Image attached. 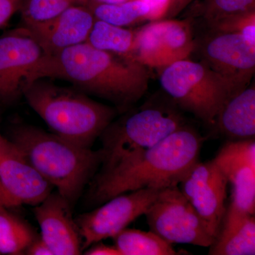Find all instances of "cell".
Here are the masks:
<instances>
[{
    "mask_svg": "<svg viewBox=\"0 0 255 255\" xmlns=\"http://www.w3.org/2000/svg\"><path fill=\"white\" fill-rule=\"evenodd\" d=\"M135 37V31L95 18L86 42L97 49L130 58Z\"/></svg>",
    "mask_w": 255,
    "mask_h": 255,
    "instance_id": "cell-20",
    "label": "cell"
},
{
    "mask_svg": "<svg viewBox=\"0 0 255 255\" xmlns=\"http://www.w3.org/2000/svg\"><path fill=\"white\" fill-rule=\"evenodd\" d=\"M231 202L226 209L223 221L233 223L243 221L255 212V169H242L231 179Z\"/></svg>",
    "mask_w": 255,
    "mask_h": 255,
    "instance_id": "cell-19",
    "label": "cell"
},
{
    "mask_svg": "<svg viewBox=\"0 0 255 255\" xmlns=\"http://www.w3.org/2000/svg\"><path fill=\"white\" fill-rule=\"evenodd\" d=\"M203 142L195 129L184 126L152 147L98 173L92 182L89 201L99 205L124 193L178 186L183 175L199 160Z\"/></svg>",
    "mask_w": 255,
    "mask_h": 255,
    "instance_id": "cell-2",
    "label": "cell"
},
{
    "mask_svg": "<svg viewBox=\"0 0 255 255\" xmlns=\"http://www.w3.org/2000/svg\"><path fill=\"white\" fill-rule=\"evenodd\" d=\"M72 206L58 191L51 192L33 209L41 237L53 255L82 254V242Z\"/></svg>",
    "mask_w": 255,
    "mask_h": 255,
    "instance_id": "cell-15",
    "label": "cell"
},
{
    "mask_svg": "<svg viewBox=\"0 0 255 255\" xmlns=\"http://www.w3.org/2000/svg\"><path fill=\"white\" fill-rule=\"evenodd\" d=\"M193 1L194 0H169L168 10L164 18L176 17Z\"/></svg>",
    "mask_w": 255,
    "mask_h": 255,
    "instance_id": "cell-31",
    "label": "cell"
},
{
    "mask_svg": "<svg viewBox=\"0 0 255 255\" xmlns=\"http://www.w3.org/2000/svg\"><path fill=\"white\" fill-rule=\"evenodd\" d=\"M211 29L214 32L239 33L248 41L255 44V11L223 21Z\"/></svg>",
    "mask_w": 255,
    "mask_h": 255,
    "instance_id": "cell-26",
    "label": "cell"
},
{
    "mask_svg": "<svg viewBox=\"0 0 255 255\" xmlns=\"http://www.w3.org/2000/svg\"><path fill=\"white\" fill-rule=\"evenodd\" d=\"M150 8L145 20L150 21L163 19L168 10L169 0H142Z\"/></svg>",
    "mask_w": 255,
    "mask_h": 255,
    "instance_id": "cell-28",
    "label": "cell"
},
{
    "mask_svg": "<svg viewBox=\"0 0 255 255\" xmlns=\"http://www.w3.org/2000/svg\"><path fill=\"white\" fill-rule=\"evenodd\" d=\"M214 160L228 182L242 169H255V139L228 140Z\"/></svg>",
    "mask_w": 255,
    "mask_h": 255,
    "instance_id": "cell-22",
    "label": "cell"
},
{
    "mask_svg": "<svg viewBox=\"0 0 255 255\" xmlns=\"http://www.w3.org/2000/svg\"><path fill=\"white\" fill-rule=\"evenodd\" d=\"M90 0H24L20 12L22 22L49 19L70 6L87 5Z\"/></svg>",
    "mask_w": 255,
    "mask_h": 255,
    "instance_id": "cell-25",
    "label": "cell"
},
{
    "mask_svg": "<svg viewBox=\"0 0 255 255\" xmlns=\"http://www.w3.org/2000/svg\"><path fill=\"white\" fill-rule=\"evenodd\" d=\"M43 55L39 45L21 28L0 37V105H12L21 98Z\"/></svg>",
    "mask_w": 255,
    "mask_h": 255,
    "instance_id": "cell-13",
    "label": "cell"
},
{
    "mask_svg": "<svg viewBox=\"0 0 255 255\" xmlns=\"http://www.w3.org/2000/svg\"><path fill=\"white\" fill-rule=\"evenodd\" d=\"M215 127L228 140L255 139V87L248 86L223 106Z\"/></svg>",
    "mask_w": 255,
    "mask_h": 255,
    "instance_id": "cell-16",
    "label": "cell"
},
{
    "mask_svg": "<svg viewBox=\"0 0 255 255\" xmlns=\"http://www.w3.org/2000/svg\"><path fill=\"white\" fill-rule=\"evenodd\" d=\"M195 48L189 21L164 18L150 21L135 31L130 58L146 68L162 69L187 59Z\"/></svg>",
    "mask_w": 255,
    "mask_h": 255,
    "instance_id": "cell-8",
    "label": "cell"
},
{
    "mask_svg": "<svg viewBox=\"0 0 255 255\" xmlns=\"http://www.w3.org/2000/svg\"><path fill=\"white\" fill-rule=\"evenodd\" d=\"M100 2L107 3V4H117V3L123 2L127 0H96Z\"/></svg>",
    "mask_w": 255,
    "mask_h": 255,
    "instance_id": "cell-32",
    "label": "cell"
},
{
    "mask_svg": "<svg viewBox=\"0 0 255 255\" xmlns=\"http://www.w3.org/2000/svg\"><path fill=\"white\" fill-rule=\"evenodd\" d=\"M228 181L212 160L195 162L183 175L178 187L215 239L226 208Z\"/></svg>",
    "mask_w": 255,
    "mask_h": 255,
    "instance_id": "cell-11",
    "label": "cell"
},
{
    "mask_svg": "<svg viewBox=\"0 0 255 255\" xmlns=\"http://www.w3.org/2000/svg\"><path fill=\"white\" fill-rule=\"evenodd\" d=\"M87 255H121L118 249L114 246H109L99 242L87 248L84 253Z\"/></svg>",
    "mask_w": 255,
    "mask_h": 255,
    "instance_id": "cell-30",
    "label": "cell"
},
{
    "mask_svg": "<svg viewBox=\"0 0 255 255\" xmlns=\"http://www.w3.org/2000/svg\"><path fill=\"white\" fill-rule=\"evenodd\" d=\"M87 6L96 19L114 26L126 27L145 19L150 8L142 0H127L117 4H107L90 0Z\"/></svg>",
    "mask_w": 255,
    "mask_h": 255,
    "instance_id": "cell-21",
    "label": "cell"
},
{
    "mask_svg": "<svg viewBox=\"0 0 255 255\" xmlns=\"http://www.w3.org/2000/svg\"><path fill=\"white\" fill-rule=\"evenodd\" d=\"M209 255H254L255 254V215L248 216L241 226L223 237L215 239L209 247Z\"/></svg>",
    "mask_w": 255,
    "mask_h": 255,
    "instance_id": "cell-23",
    "label": "cell"
},
{
    "mask_svg": "<svg viewBox=\"0 0 255 255\" xmlns=\"http://www.w3.org/2000/svg\"><path fill=\"white\" fill-rule=\"evenodd\" d=\"M38 235L31 225L6 208H0V255H25Z\"/></svg>",
    "mask_w": 255,
    "mask_h": 255,
    "instance_id": "cell-17",
    "label": "cell"
},
{
    "mask_svg": "<svg viewBox=\"0 0 255 255\" xmlns=\"http://www.w3.org/2000/svg\"><path fill=\"white\" fill-rule=\"evenodd\" d=\"M25 255H53V252L43 241L41 236H38L28 247Z\"/></svg>",
    "mask_w": 255,
    "mask_h": 255,
    "instance_id": "cell-29",
    "label": "cell"
},
{
    "mask_svg": "<svg viewBox=\"0 0 255 255\" xmlns=\"http://www.w3.org/2000/svg\"><path fill=\"white\" fill-rule=\"evenodd\" d=\"M95 21L87 5H76L49 19L22 22L21 28L39 45L43 55H50L86 42Z\"/></svg>",
    "mask_w": 255,
    "mask_h": 255,
    "instance_id": "cell-14",
    "label": "cell"
},
{
    "mask_svg": "<svg viewBox=\"0 0 255 255\" xmlns=\"http://www.w3.org/2000/svg\"><path fill=\"white\" fill-rule=\"evenodd\" d=\"M159 83L178 108L211 127L223 106L238 93L206 64L189 58L162 68Z\"/></svg>",
    "mask_w": 255,
    "mask_h": 255,
    "instance_id": "cell-6",
    "label": "cell"
},
{
    "mask_svg": "<svg viewBox=\"0 0 255 255\" xmlns=\"http://www.w3.org/2000/svg\"><path fill=\"white\" fill-rule=\"evenodd\" d=\"M144 215L150 231L171 244L209 248L215 241L178 186L160 189Z\"/></svg>",
    "mask_w": 255,
    "mask_h": 255,
    "instance_id": "cell-7",
    "label": "cell"
},
{
    "mask_svg": "<svg viewBox=\"0 0 255 255\" xmlns=\"http://www.w3.org/2000/svg\"><path fill=\"white\" fill-rule=\"evenodd\" d=\"M124 113L118 120L111 122L101 134L102 162L100 172H106L129 156L152 147L187 125L172 102H149Z\"/></svg>",
    "mask_w": 255,
    "mask_h": 255,
    "instance_id": "cell-5",
    "label": "cell"
},
{
    "mask_svg": "<svg viewBox=\"0 0 255 255\" xmlns=\"http://www.w3.org/2000/svg\"><path fill=\"white\" fill-rule=\"evenodd\" d=\"M121 255H177L172 244L150 231L124 228L112 238Z\"/></svg>",
    "mask_w": 255,
    "mask_h": 255,
    "instance_id": "cell-18",
    "label": "cell"
},
{
    "mask_svg": "<svg viewBox=\"0 0 255 255\" xmlns=\"http://www.w3.org/2000/svg\"><path fill=\"white\" fill-rule=\"evenodd\" d=\"M160 189L145 188L119 194L106 201L103 206L80 215L75 222L82 239V251L113 238L145 214Z\"/></svg>",
    "mask_w": 255,
    "mask_h": 255,
    "instance_id": "cell-9",
    "label": "cell"
},
{
    "mask_svg": "<svg viewBox=\"0 0 255 255\" xmlns=\"http://www.w3.org/2000/svg\"><path fill=\"white\" fill-rule=\"evenodd\" d=\"M24 0H0V28L4 26L13 15L20 11Z\"/></svg>",
    "mask_w": 255,
    "mask_h": 255,
    "instance_id": "cell-27",
    "label": "cell"
},
{
    "mask_svg": "<svg viewBox=\"0 0 255 255\" xmlns=\"http://www.w3.org/2000/svg\"><path fill=\"white\" fill-rule=\"evenodd\" d=\"M45 78L70 82L84 93L112 102L121 113L131 110L145 95L149 84L146 67L130 58L97 49L87 42L55 54L43 55L26 85Z\"/></svg>",
    "mask_w": 255,
    "mask_h": 255,
    "instance_id": "cell-1",
    "label": "cell"
},
{
    "mask_svg": "<svg viewBox=\"0 0 255 255\" xmlns=\"http://www.w3.org/2000/svg\"><path fill=\"white\" fill-rule=\"evenodd\" d=\"M53 188L14 144L0 135V208L38 205Z\"/></svg>",
    "mask_w": 255,
    "mask_h": 255,
    "instance_id": "cell-10",
    "label": "cell"
},
{
    "mask_svg": "<svg viewBox=\"0 0 255 255\" xmlns=\"http://www.w3.org/2000/svg\"><path fill=\"white\" fill-rule=\"evenodd\" d=\"M202 63L239 92L249 86L255 71V44L236 33L214 32L201 50Z\"/></svg>",
    "mask_w": 255,
    "mask_h": 255,
    "instance_id": "cell-12",
    "label": "cell"
},
{
    "mask_svg": "<svg viewBox=\"0 0 255 255\" xmlns=\"http://www.w3.org/2000/svg\"><path fill=\"white\" fill-rule=\"evenodd\" d=\"M9 140L72 207L102 162L100 149L80 147L32 126H14Z\"/></svg>",
    "mask_w": 255,
    "mask_h": 255,
    "instance_id": "cell-3",
    "label": "cell"
},
{
    "mask_svg": "<svg viewBox=\"0 0 255 255\" xmlns=\"http://www.w3.org/2000/svg\"><path fill=\"white\" fill-rule=\"evenodd\" d=\"M23 96L53 133L87 148H91L119 112L80 90L58 86L44 79L27 84Z\"/></svg>",
    "mask_w": 255,
    "mask_h": 255,
    "instance_id": "cell-4",
    "label": "cell"
},
{
    "mask_svg": "<svg viewBox=\"0 0 255 255\" xmlns=\"http://www.w3.org/2000/svg\"><path fill=\"white\" fill-rule=\"evenodd\" d=\"M201 9L211 28L229 18L255 11V0H204Z\"/></svg>",
    "mask_w": 255,
    "mask_h": 255,
    "instance_id": "cell-24",
    "label": "cell"
}]
</instances>
